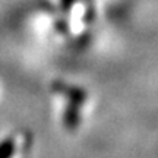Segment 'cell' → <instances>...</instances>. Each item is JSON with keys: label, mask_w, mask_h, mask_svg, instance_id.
<instances>
[{"label": "cell", "mask_w": 158, "mask_h": 158, "mask_svg": "<svg viewBox=\"0 0 158 158\" xmlns=\"http://www.w3.org/2000/svg\"><path fill=\"white\" fill-rule=\"evenodd\" d=\"M31 142L28 136L9 135L0 139V158H29Z\"/></svg>", "instance_id": "1"}]
</instances>
